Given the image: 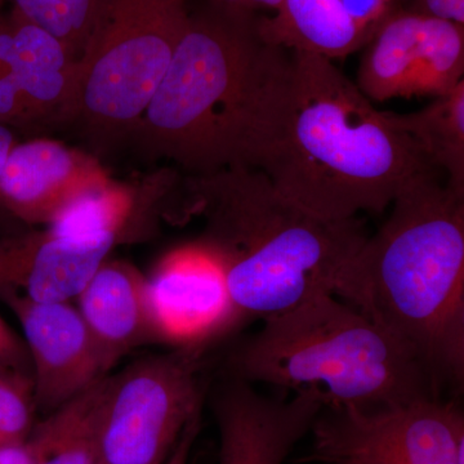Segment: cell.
<instances>
[{
  "mask_svg": "<svg viewBox=\"0 0 464 464\" xmlns=\"http://www.w3.org/2000/svg\"><path fill=\"white\" fill-rule=\"evenodd\" d=\"M290 53L246 168L320 218L384 212L411 177L433 168L332 60Z\"/></svg>",
  "mask_w": 464,
  "mask_h": 464,
  "instance_id": "cell-1",
  "label": "cell"
},
{
  "mask_svg": "<svg viewBox=\"0 0 464 464\" xmlns=\"http://www.w3.org/2000/svg\"><path fill=\"white\" fill-rule=\"evenodd\" d=\"M183 195L185 216L203 219L199 244L221 268L239 320H266L319 295L341 299L368 239L362 219L311 215L250 168L191 174Z\"/></svg>",
  "mask_w": 464,
  "mask_h": 464,
  "instance_id": "cell-2",
  "label": "cell"
},
{
  "mask_svg": "<svg viewBox=\"0 0 464 464\" xmlns=\"http://www.w3.org/2000/svg\"><path fill=\"white\" fill-rule=\"evenodd\" d=\"M258 18L209 0L188 12L166 74L130 132L148 154L192 174L246 167L292 54L262 41Z\"/></svg>",
  "mask_w": 464,
  "mask_h": 464,
  "instance_id": "cell-3",
  "label": "cell"
},
{
  "mask_svg": "<svg viewBox=\"0 0 464 464\" xmlns=\"http://www.w3.org/2000/svg\"><path fill=\"white\" fill-rule=\"evenodd\" d=\"M348 268L342 301L414 353L440 387L464 382V192L411 177Z\"/></svg>",
  "mask_w": 464,
  "mask_h": 464,
  "instance_id": "cell-4",
  "label": "cell"
},
{
  "mask_svg": "<svg viewBox=\"0 0 464 464\" xmlns=\"http://www.w3.org/2000/svg\"><path fill=\"white\" fill-rule=\"evenodd\" d=\"M227 364L248 383L316 390L324 408L377 409L439 396L438 382L409 348L331 295L264 320Z\"/></svg>",
  "mask_w": 464,
  "mask_h": 464,
  "instance_id": "cell-5",
  "label": "cell"
},
{
  "mask_svg": "<svg viewBox=\"0 0 464 464\" xmlns=\"http://www.w3.org/2000/svg\"><path fill=\"white\" fill-rule=\"evenodd\" d=\"M186 0H105L82 57L65 119L94 134L130 133L188 24Z\"/></svg>",
  "mask_w": 464,
  "mask_h": 464,
  "instance_id": "cell-6",
  "label": "cell"
},
{
  "mask_svg": "<svg viewBox=\"0 0 464 464\" xmlns=\"http://www.w3.org/2000/svg\"><path fill=\"white\" fill-rule=\"evenodd\" d=\"M200 350L177 348L109 374L99 464H161L203 404Z\"/></svg>",
  "mask_w": 464,
  "mask_h": 464,
  "instance_id": "cell-7",
  "label": "cell"
},
{
  "mask_svg": "<svg viewBox=\"0 0 464 464\" xmlns=\"http://www.w3.org/2000/svg\"><path fill=\"white\" fill-rule=\"evenodd\" d=\"M326 409L299 462L464 464V415L439 396L377 409Z\"/></svg>",
  "mask_w": 464,
  "mask_h": 464,
  "instance_id": "cell-8",
  "label": "cell"
},
{
  "mask_svg": "<svg viewBox=\"0 0 464 464\" xmlns=\"http://www.w3.org/2000/svg\"><path fill=\"white\" fill-rule=\"evenodd\" d=\"M356 85L366 99L440 97L464 75V26L417 11H392L364 45Z\"/></svg>",
  "mask_w": 464,
  "mask_h": 464,
  "instance_id": "cell-9",
  "label": "cell"
},
{
  "mask_svg": "<svg viewBox=\"0 0 464 464\" xmlns=\"http://www.w3.org/2000/svg\"><path fill=\"white\" fill-rule=\"evenodd\" d=\"M16 316L29 353L34 395L45 414L103 380L110 366L74 302H34L2 295Z\"/></svg>",
  "mask_w": 464,
  "mask_h": 464,
  "instance_id": "cell-10",
  "label": "cell"
},
{
  "mask_svg": "<svg viewBox=\"0 0 464 464\" xmlns=\"http://www.w3.org/2000/svg\"><path fill=\"white\" fill-rule=\"evenodd\" d=\"M146 301L157 342L198 348L239 320L224 275L206 248L173 250L146 276Z\"/></svg>",
  "mask_w": 464,
  "mask_h": 464,
  "instance_id": "cell-11",
  "label": "cell"
},
{
  "mask_svg": "<svg viewBox=\"0 0 464 464\" xmlns=\"http://www.w3.org/2000/svg\"><path fill=\"white\" fill-rule=\"evenodd\" d=\"M325 406L316 390L299 391L289 401L265 398L248 382L231 381L216 400L218 464H283L311 431Z\"/></svg>",
  "mask_w": 464,
  "mask_h": 464,
  "instance_id": "cell-12",
  "label": "cell"
},
{
  "mask_svg": "<svg viewBox=\"0 0 464 464\" xmlns=\"http://www.w3.org/2000/svg\"><path fill=\"white\" fill-rule=\"evenodd\" d=\"M118 241L61 237L47 227L0 237V295L74 302Z\"/></svg>",
  "mask_w": 464,
  "mask_h": 464,
  "instance_id": "cell-13",
  "label": "cell"
},
{
  "mask_svg": "<svg viewBox=\"0 0 464 464\" xmlns=\"http://www.w3.org/2000/svg\"><path fill=\"white\" fill-rule=\"evenodd\" d=\"M110 179L96 158L53 140L14 143L0 174V208L27 225H48L85 188Z\"/></svg>",
  "mask_w": 464,
  "mask_h": 464,
  "instance_id": "cell-14",
  "label": "cell"
},
{
  "mask_svg": "<svg viewBox=\"0 0 464 464\" xmlns=\"http://www.w3.org/2000/svg\"><path fill=\"white\" fill-rule=\"evenodd\" d=\"M74 304L110 369L134 348L155 341L146 301V276L130 262L106 259Z\"/></svg>",
  "mask_w": 464,
  "mask_h": 464,
  "instance_id": "cell-15",
  "label": "cell"
},
{
  "mask_svg": "<svg viewBox=\"0 0 464 464\" xmlns=\"http://www.w3.org/2000/svg\"><path fill=\"white\" fill-rule=\"evenodd\" d=\"M258 33L268 44L328 60L362 50L371 39L340 0H282L274 16H259Z\"/></svg>",
  "mask_w": 464,
  "mask_h": 464,
  "instance_id": "cell-16",
  "label": "cell"
},
{
  "mask_svg": "<svg viewBox=\"0 0 464 464\" xmlns=\"http://www.w3.org/2000/svg\"><path fill=\"white\" fill-rule=\"evenodd\" d=\"M108 377L35 423L27 436L33 464H99Z\"/></svg>",
  "mask_w": 464,
  "mask_h": 464,
  "instance_id": "cell-17",
  "label": "cell"
},
{
  "mask_svg": "<svg viewBox=\"0 0 464 464\" xmlns=\"http://www.w3.org/2000/svg\"><path fill=\"white\" fill-rule=\"evenodd\" d=\"M391 123L414 143L424 160L464 192V81L418 111H387Z\"/></svg>",
  "mask_w": 464,
  "mask_h": 464,
  "instance_id": "cell-18",
  "label": "cell"
},
{
  "mask_svg": "<svg viewBox=\"0 0 464 464\" xmlns=\"http://www.w3.org/2000/svg\"><path fill=\"white\" fill-rule=\"evenodd\" d=\"M136 213V191L108 179L76 195L44 227L61 237L119 240L125 237Z\"/></svg>",
  "mask_w": 464,
  "mask_h": 464,
  "instance_id": "cell-19",
  "label": "cell"
},
{
  "mask_svg": "<svg viewBox=\"0 0 464 464\" xmlns=\"http://www.w3.org/2000/svg\"><path fill=\"white\" fill-rule=\"evenodd\" d=\"M27 20L53 34L78 61L105 0H9Z\"/></svg>",
  "mask_w": 464,
  "mask_h": 464,
  "instance_id": "cell-20",
  "label": "cell"
},
{
  "mask_svg": "<svg viewBox=\"0 0 464 464\" xmlns=\"http://www.w3.org/2000/svg\"><path fill=\"white\" fill-rule=\"evenodd\" d=\"M36 411L32 375L0 364V442L26 440Z\"/></svg>",
  "mask_w": 464,
  "mask_h": 464,
  "instance_id": "cell-21",
  "label": "cell"
},
{
  "mask_svg": "<svg viewBox=\"0 0 464 464\" xmlns=\"http://www.w3.org/2000/svg\"><path fill=\"white\" fill-rule=\"evenodd\" d=\"M340 2L351 20L371 36L373 35L381 21L393 9V0H340Z\"/></svg>",
  "mask_w": 464,
  "mask_h": 464,
  "instance_id": "cell-22",
  "label": "cell"
},
{
  "mask_svg": "<svg viewBox=\"0 0 464 464\" xmlns=\"http://www.w3.org/2000/svg\"><path fill=\"white\" fill-rule=\"evenodd\" d=\"M0 364L32 375L25 342L0 316Z\"/></svg>",
  "mask_w": 464,
  "mask_h": 464,
  "instance_id": "cell-23",
  "label": "cell"
},
{
  "mask_svg": "<svg viewBox=\"0 0 464 464\" xmlns=\"http://www.w3.org/2000/svg\"><path fill=\"white\" fill-rule=\"evenodd\" d=\"M417 12L464 26V0H420Z\"/></svg>",
  "mask_w": 464,
  "mask_h": 464,
  "instance_id": "cell-24",
  "label": "cell"
},
{
  "mask_svg": "<svg viewBox=\"0 0 464 464\" xmlns=\"http://www.w3.org/2000/svg\"><path fill=\"white\" fill-rule=\"evenodd\" d=\"M0 464H33L27 439L0 442Z\"/></svg>",
  "mask_w": 464,
  "mask_h": 464,
  "instance_id": "cell-25",
  "label": "cell"
},
{
  "mask_svg": "<svg viewBox=\"0 0 464 464\" xmlns=\"http://www.w3.org/2000/svg\"><path fill=\"white\" fill-rule=\"evenodd\" d=\"M200 429V418L194 420L188 427L181 440H179L177 447L174 448L172 454L168 457L166 462L161 464H188V458H190V451L192 445H194L195 439H197L198 432Z\"/></svg>",
  "mask_w": 464,
  "mask_h": 464,
  "instance_id": "cell-26",
  "label": "cell"
},
{
  "mask_svg": "<svg viewBox=\"0 0 464 464\" xmlns=\"http://www.w3.org/2000/svg\"><path fill=\"white\" fill-rule=\"evenodd\" d=\"M209 2L224 5V7L237 9V11L258 14L259 11H276L282 0H209Z\"/></svg>",
  "mask_w": 464,
  "mask_h": 464,
  "instance_id": "cell-27",
  "label": "cell"
},
{
  "mask_svg": "<svg viewBox=\"0 0 464 464\" xmlns=\"http://www.w3.org/2000/svg\"><path fill=\"white\" fill-rule=\"evenodd\" d=\"M14 136L12 130L5 125L0 124V174H2L3 167L7 160L9 151L14 148Z\"/></svg>",
  "mask_w": 464,
  "mask_h": 464,
  "instance_id": "cell-28",
  "label": "cell"
},
{
  "mask_svg": "<svg viewBox=\"0 0 464 464\" xmlns=\"http://www.w3.org/2000/svg\"><path fill=\"white\" fill-rule=\"evenodd\" d=\"M5 0H0V18H2L3 14H5V12H3V5H5Z\"/></svg>",
  "mask_w": 464,
  "mask_h": 464,
  "instance_id": "cell-29",
  "label": "cell"
}]
</instances>
